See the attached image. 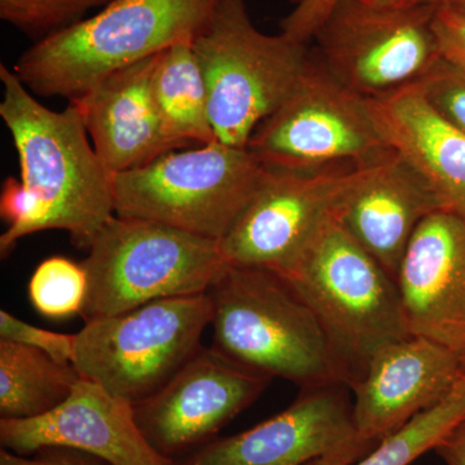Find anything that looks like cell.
I'll list each match as a JSON object with an SVG mask.
<instances>
[{"instance_id":"obj_34","label":"cell","mask_w":465,"mask_h":465,"mask_svg":"<svg viewBox=\"0 0 465 465\" xmlns=\"http://www.w3.org/2000/svg\"><path fill=\"white\" fill-rule=\"evenodd\" d=\"M464 372H465V358H464Z\"/></svg>"},{"instance_id":"obj_3","label":"cell","mask_w":465,"mask_h":465,"mask_svg":"<svg viewBox=\"0 0 465 465\" xmlns=\"http://www.w3.org/2000/svg\"><path fill=\"white\" fill-rule=\"evenodd\" d=\"M213 347L232 362L302 390L351 384L311 308L280 275L231 265L210 290Z\"/></svg>"},{"instance_id":"obj_26","label":"cell","mask_w":465,"mask_h":465,"mask_svg":"<svg viewBox=\"0 0 465 465\" xmlns=\"http://www.w3.org/2000/svg\"><path fill=\"white\" fill-rule=\"evenodd\" d=\"M418 82L434 110L465 134V69L440 58Z\"/></svg>"},{"instance_id":"obj_22","label":"cell","mask_w":465,"mask_h":465,"mask_svg":"<svg viewBox=\"0 0 465 465\" xmlns=\"http://www.w3.org/2000/svg\"><path fill=\"white\" fill-rule=\"evenodd\" d=\"M465 416V372L439 405L421 412L356 461L317 459L307 465H410L437 448Z\"/></svg>"},{"instance_id":"obj_32","label":"cell","mask_w":465,"mask_h":465,"mask_svg":"<svg viewBox=\"0 0 465 465\" xmlns=\"http://www.w3.org/2000/svg\"><path fill=\"white\" fill-rule=\"evenodd\" d=\"M358 2L375 8L407 9L428 5V3H433L436 0H358Z\"/></svg>"},{"instance_id":"obj_30","label":"cell","mask_w":465,"mask_h":465,"mask_svg":"<svg viewBox=\"0 0 465 465\" xmlns=\"http://www.w3.org/2000/svg\"><path fill=\"white\" fill-rule=\"evenodd\" d=\"M0 465H110L96 457L78 450L45 448L30 455H18L9 450H0Z\"/></svg>"},{"instance_id":"obj_31","label":"cell","mask_w":465,"mask_h":465,"mask_svg":"<svg viewBox=\"0 0 465 465\" xmlns=\"http://www.w3.org/2000/svg\"><path fill=\"white\" fill-rule=\"evenodd\" d=\"M434 451L446 465H465V416Z\"/></svg>"},{"instance_id":"obj_20","label":"cell","mask_w":465,"mask_h":465,"mask_svg":"<svg viewBox=\"0 0 465 465\" xmlns=\"http://www.w3.org/2000/svg\"><path fill=\"white\" fill-rule=\"evenodd\" d=\"M153 94L164 125L185 145L215 143L206 79L192 42L177 43L157 57Z\"/></svg>"},{"instance_id":"obj_14","label":"cell","mask_w":465,"mask_h":465,"mask_svg":"<svg viewBox=\"0 0 465 465\" xmlns=\"http://www.w3.org/2000/svg\"><path fill=\"white\" fill-rule=\"evenodd\" d=\"M0 442L3 449L18 455L66 448L110 465H174L143 436L133 403L84 378L47 414L0 419Z\"/></svg>"},{"instance_id":"obj_33","label":"cell","mask_w":465,"mask_h":465,"mask_svg":"<svg viewBox=\"0 0 465 465\" xmlns=\"http://www.w3.org/2000/svg\"><path fill=\"white\" fill-rule=\"evenodd\" d=\"M436 3L448 5V7L460 9V11H465V0H436Z\"/></svg>"},{"instance_id":"obj_8","label":"cell","mask_w":465,"mask_h":465,"mask_svg":"<svg viewBox=\"0 0 465 465\" xmlns=\"http://www.w3.org/2000/svg\"><path fill=\"white\" fill-rule=\"evenodd\" d=\"M211 321L210 292L155 300L90 321L75 333L73 365L82 378L134 405L192 360Z\"/></svg>"},{"instance_id":"obj_28","label":"cell","mask_w":465,"mask_h":465,"mask_svg":"<svg viewBox=\"0 0 465 465\" xmlns=\"http://www.w3.org/2000/svg\"><path fill=\"white\" fill-rule=\"evenodd\" d=\"M432 30L440 60L465 69V11L437 3Z\"/></svg>"},{"instance_id":"obj_5","label":"cell","mask_w":465,"mask_h":465,"mask_svg":"<svg viewBox=\"0 0 465 465\" xmlns=\"http://www.w3.org/2000/svg\"><path fill=\"white\" fill-rule=\"evenodd\" d=\"M206 79L216 142L247 148L256 128L290 96L311 63L305 43L262 33L249 0H220L193 39Z\"/></svg>"},{"instance_id":"obj_25","label":"cell","mask_w":465,"mask_h":465,"mask_svg":"<svg viewBox=\"0 0 465 465\" xmlns=\"http://www.w3.org/2000/svg\"><path fill=\"white\" fill-rule=\"evenodd\" d=\"M0 215L8 229L0 237V252L5 258L26 235L45 231V211L41 198L21 179L8 177L0 194Z\"/></svg>"},{"instance_id":"obj_6","label":"cell","mask_w":465,"mask_h":465,"mask_svg":"<svg viewBox=\"0 0 465 465\" xmlns=\"http://www.w3.org/2000/svg\"><path fill=\"white\" fill-rule=\"evenodd\" d=\"M82 265L88 278L85 322L155 300L210 292L231 266L220 242L118 215L101 229Z\"/></svg>"},{"instance_id":"obj_15","label":"cell","mask_w":465,"mask_h":465,"mask_svg":"<svg viewBox=\"0 0 465 465\" xmlns=\"http://www.w3.org/2000/svg\"><path fill=\"white\" fill-rule=\"evenodd\" d=\"M464 376V357L423 338L385 345L349 390L361 439L378 445L439 405Z\"/></svg>"},{"instance_id":"obj_7","label":"cell","mask_w":465,"mask_h":465,"mask_svg":"<svg viewBox=\"0 0 465 465\" xmlns=\"http://www.w3.org/2000/svg\"><path fill=\"white\" fill-rule=\"evenodd\" d=\"M268 168L247 148L219 142L171 150L114 174L115 215L220 242L253 200Z\"/></svg>"},{"instance_id":"obj_29","label":"cell","mask_w":465,"mask_h":465,"mask_svg":"<svg viewBox=\"0 0 465 465\" xmlns=\"http://www.w3.org/2000/svg\"><path fill=\"white\" fill-rule=\"evenodd\" d=\"M338 2L339 0H298L292 11L281 21V33L307 45L314 39Z\"/></svg>"},{"instance_id":"obj_18","label":"cell","mask_w":465,"mask_h":465,"mask_svg":"<svg viewBox=\"0 0 465 465\" xmlns=\"http://www.w3.org/2000/svg\"><path fill=\"white\" fill-rule=\"evenodd\" d=\"M439 210L423 177L391 150L349 192L338 216L351 238L397 282L416 229Z\"/></svg>"},{"instance_id":"obj_2","label":"cell","mask_w":465,"mask_h":465,"mask_svg":"<svg viewBox=\"0 0 465 465\" xmlns=\"http://www.w3.org/2000/svg\"><path fill=\"white\" fill-rule=\"evenodd\" d=\"M219 2L113 0L94 16L36 42L15 73L34 94L74 100L125 66L193 42Z\"/></svg>"},{"instance_id":"obj_21","label":"cell","mask_w":465,"mask_h":465,"mask_svg":"<svg viewBox=\"0 0 465 465\" xmlns=\"http://www.w3.org/2000/svg\"><path fill=\"white\" fill-rule=\"evenodd\" d=\"M82 376L38 349L0 341V419L47 414L70 396Z\"/></svg>"},{"instance_id":"obj_1","label":"cell","mask_w":465,"mask_h":465,"mask_svg":"<svg viewBox=\"0 0 465 465\" xmlns=\"http://www.w3.org/2000/svg\"><path fill=\"white\" fill-rule=\"evenodd\" d=\"M0 116L14 140L20 179L41 198L45 231L69 232L88 250L115 216L114 174L103 163L79 110H52L35 99L15 70L0 64Z\"/></svg>"},{"instance_id":"obj_9","label":"cell","mask_w":465,"mask_h":465,"mask_svg":"<svg viewBox=\"0 0 465 465\" xmlns=\"http://www.w3.org/2000/svg\"><path fill=\"white\" fill-rule=\"evenodd\" d=\"M247 149L268 170L304 173L332 164L374 163L391 150L365 97L311 58L295 90L251 136Z\"/></svg>"},{"instance_id":"obj_23","label":"cell","mask_w":465,"mask_h":465,"mask_svg":"<svg viewBox=\"0 0 465 465\" xmlns=\"http://www.w3.org/2000/svg\"><path fill=\"white\" fill-rule=\"evenodd\" d=\"M87 290L88 278L84 265L63 256L45 259L36 266L27 287L33 307L48 318L81 313Z\"/></svg>"},{"instance_id":"obj_12","label":"cell","mask_w":465,"mask_h":465,"mask_svg":"<svg viewBox=\"0 0 465 465\" xmlns=\"http://www.w3.org/2000/svg\"><path fill=\"white\" fill-rule=\"evenodd\" d=\"M345 388L304 390L280 414L210 443L174 465H307L324 458L356 461L376 445L358 434Z\"/></svg>"},{"instance_id":"obj_11","label":"cell","mask_w":465,"mask_h":465,"mask_svg":"<svg viewBox=\"0 0 465 465\" xmlns=\"http://www.w3.org/2000/svg\"><path fill=\"white\" fill-rule=\"evenodd\" d=\"M374 163L304 173L268 170L253 200L220 241L226 262L283 275Z\"/></svg>"},{"instance_id":"obj_4","label":"cell","mask_w":465,"mask_h":465,"mask_svg":"<svg viewBox=\"0 0 465 465\" xmlns=\"http://www.w3.org/2000/svg\"><path fill=\"white\" fill-rule=\"evenodd\" d=\"M280 277L317 317L351 384L379 349L410 338L397 283L351 238L338 211Z\"/></svg>"},{"instance_id":"obj_16","label":"cell","mask_w":465,"mask_h":465,"mask_svg":"<svg viewBox=\"0 0 465 465\" xmlns=\"http://www.w3.org/2000/svg\"><path fill=\"white\" fill-rule=\"evenodd\" d=\"M396 283L410 336L465 358V220L443 210L425 217Z\"/></svg>"},{"instance_id":"obj_17","label":"cell","mask_w":465,"mask_h":465,"mask_svg":"<svg viewBox=\"0 0 465 465\" xmlns=\"http://www.w3.org/2000/svg\"><path fill=\"white\" fill-rule=\"evenodd\" d=\"M158 54L105 76L69 101L81 113L110 173H127L171 150L188 148L167 130L155 104L152 78Z\"/></svg>"},{"instance_id":"obj_27","label":"cell","mask_w":465,"mask_h":465,"mask_svg":"<svg viewBox=\"0 0 465 465\" xmlns=\"http://www.w3.org/2000/svg\"><path fill=\"white\" fill-rule=\"evenodd\" d=\"M0 341L18 342L48 354L61 363H73L75 353V335L50 331L33 326L0 312Z\"/></svg>"},{"instance_id":"obj_10","label":"cell","mask_w":465,"mask_h":465,"mask_svg":"<svg viewBox=\"0 0 465 465\" xmlns=\"http://www.w3.org/2000/svg\"><path fill=\"white\" fill-rule=\"evenodd\" d=\"M436 7L433 2L384 9L339 0L314 36L320 61L365 99L420 81L440 60L432 30Z\"/></svg>"},{"instance_id":"obj_19","label":"cell","mask_w":465,"mask_h":465,"mask_svg":"<svg viewBox=\"0 0 465 465\" xmlns=\"http://www.w3.org/2000/svg\"><path fill=\"white\" fill-rule=\"evenodd\" d=\"M388 148L405 159L436 195L440 208L465 220V134L430 105L419 82L366 99Z\"/></svg>"},{"instance_id":"obj_24","label":"cell","mask_w":465,"mask_h":465,"mask_svg":"<svg viewBox=\"0 0 465 465\" xmlns=\"http://www.w3.org/2000/svg\"><path fill=\"white\" fill-rule=\"evenodd\" d=\"M113 0H0V18L41 39L82 20L85 12Z\"/></svg>"},{"instance_id":"obj_13","label":"cell","mask_w":465,"mask_h":465,"mask_svg":"<svg viewBox=\"0 0 465 465\" xmlns=\"http://www.w3.org/2000/svg\"><path fill=\"white\" fill-rule=\"evenodd\" d=\"M271 381L201 348L161 390L134 403V418L153 448L170 458L222 430Z\"/></svg>"}]
</instances>
